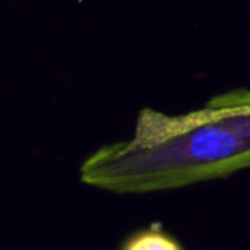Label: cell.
Returning <instances> with one entry per match:
<instances>
[{"label":"cell","mask_w":250,"mask_h":250,"mask_svg":"<svg viewBox=\"0 0 250 250\" xmlns=\"http://www.w3.org/2000/svg\"><path fill=\"white\" fill-rule=\"evenodd\" d=\"M245 168H250V89L240 87L181 114L143 107L131 138L97 148L82 162L79 175L101 191L148 194Z\"/></svg>","instance_id":"obj_1"},{"label":"cell","mask_w":250,"mask_h":250,"mask_svg":"<svg viewBox=\"0 0 250 250\" xmlns=\"http://www.w3.org/2000/svg\"><path fill=\"white\" fill-rule=\"evenodd\" d=\"M121 250H184L182 245L158 228L140 230L123 244Z\"/></svg>","instance_id":"obj_2"}]
</instances>
